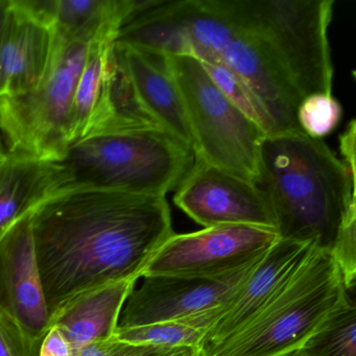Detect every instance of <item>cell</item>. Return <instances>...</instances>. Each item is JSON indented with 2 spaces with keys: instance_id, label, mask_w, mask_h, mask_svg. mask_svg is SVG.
<instances>
[{
  "instance_id": "cell-15",
  "label": "cell",
  "mask_w": 356,
  "mask_h": 356,
  "mask_svg": "<svg viewBox=\"0 0 356 356\" xmlns=\"http://www.w3.org/2000/svg\"><path fill=\"white\" fill-rule=\"evenodd\" d=\"M114 57L141 107L162 129L193 152L184 106L165 55L115 43Z\"/></svg>"
},
{
  "instance_id": "cell-16",
  "label": "cell",
  "mask_w": 356,
  "mask_h": 356,
  "mask_svg": "<svg viewBox=\"0 0 356 356\" xmlns=\"http://www.w3.org/2000/svg\"><path fill=\"white\" fill-rule=\"evenodd\" d=\"M67 185L59 161L7 154L0 161V234Z\"/></svg>"
},
{
  "instance_id": "cell-4",
  "label": "cell",
  "mask_w": 356,
  "mask_h": 356,
  "mask_svg": "<svg viewBox=\"0 0 356 356\" xmlns=\"http://www.w3.org/2000/svg\"><path fill=\"white\" fill-rule=\"evenodd\" d=\"M193 161V149L166 131L122 127L76 141L59 162L67 187L166 197L179 186Z\"/></svg>"
},
{
  "instance_id": "cell-24",
  "label": "cell",
  "mask_w": 356,
  "mask_h": 356,
  "mask_svg": "<svg viewBox=\"0 0 356 356\" xmlns=\"http://www.w3.org/2000/svg\"><path fill=\"white\" fill-rule=\"evenodd\" d=\"M42 341L29 337L15 321L0 312V356H40Z\"/></svg>"
},
{
  "instance_id": "cell-18",
  "label": "cell",
  "mask_w": 356,
  "mask_h": 356,
  "mask_svg": "<svg viewBox=\"0 0 356 356\" xmlns=\"http://www.w3.org/2000/svg\"><path fill=\"white\" fill-rule=\"evenodd\" d=\"M135 284L136 281H118L83 293L51 318V327L63 332L74 356L91 341L112 339Z\"/></svg>"
},
{
  "instance_id": "cell-23",
  "label": "cell",
  "mask_w": 356,
  "mask_h": 356,
  "mask_svg": "<svg viewBox=\"0 0 356 356\" xmlns=\"http://www.w3.org/2000/svg\"><path fill=\"white\" fill-rule=\"evenodd\" d=\"M343 116V108L332 93L305 97L298 107L300 129L312 138L323 139L334 131Z\"/></svg>"
},
{
  "instance_id": "cell-17",
  "label": "cell",
  "mask_w": 356,
  "mask_h": 356,
  "mask_svg": "<svg viewBox=\"0 0 356 356\" xmlns=\"http://www.w3.org/2000/svg\"><path fill=\"white\" fill-rule=\"evenodd\" d=\"M114 45L115 41H101L89 45L74 95L72 145L85 137L118 127L112 101L115 76Z\"/></svg>"
},
{
  "instance_id": "cell-21",
  "label": "cell",
  "mask_w": 356,
  "mask_h": 356,
  "mask_svg": "<svg viewBox=\"0 0 356 356\" xmlns=\"http://www.w3.org/2000/svg\"><path fill=\"white\" fill-rule=\"evenodd\" d=\"M299 351L303 356H356V306L350 293Z\"/></svg>"
},
{
  "instance_id": "cell-9",
  "label": "cell",
  "mask_w": 356,
  "mask_h": 356,
  "mask_svg": "<svg viewBox=\"0 0 356 356\" xmlns=\"http://www.w3.org/2000/svg\"><path fill=\"white\" fill-rule=\"evenodd\" d=\"M278 239L277 231L247 225L175 233L152 258L143 277L226 278L257 264Z\"/></svg>"
},
{
  "instance_id": "cell-22",
  "label": "cell",
  "mask_w": 356,
  "mask_h": 356,
  "mask_svg": "<svg viewBox=\"0 0 356 356\" xmlns=\"http://www.w3.org/2000/svg\"><path fill=\"white\" fill-rule=\"evenodd\" d=\"M200 63L203 66L210 80L218 87V90L237 109L241 110L248 118L255 122L264 131V134L272 135L276 133L274 122L266 110L236 74H233L226 66L213 60H202Z\"/></svg>"
},
{
  "instance_id": "cell-31",
  "label": "cell",
  "mask_w": 356,
  "mask_h": 356,
  "mask_svg": "<svg viewBox=\"0 0 356 356\" xmlns=\"http://www.w3.org/2000/svg\"><path fill=\"white\" fill-rule=\"evenodd\" d=\"M7 154V149H6L5 145H3V139H1V136H0V161L5 159Z\"/></svg>"
},
{
  "instance_id": "cell-13",
  "label": "cell",
  "mask_w": 356,
  "mask_h": 356,
  "mask_svg": "<svg viewBox=\"0 0 356 356\" xmlns=\"http://www.w3.org/2000/svg\"><path fill=\"white\" fill-rule=\"evenodd\" d=\"M316 249L314 243L279 238L256 264L245 284L210 329L202 346L203 356L238 334L287 286Z\"/></svg>"
},
{
  "instance_id": "cell-3",
  "label": "cell",
  "mask_w": 356,
  "mask_h": 356,
  "mask_svg": "<svg viewBox=\"0 0 356 356\" xmlns=\"http://www.w3.org/2000/svg\"><path fill=\"white\" fill-rule=\"evenodd\" d=\"M152 41L159 53L213 60L236 74L273 120L276 133L301 130L302 99L284 72L211 0H163L154 14ZM275 133V134H276Z\"/></svg>"
},
{
  "instance_id": "cell-7",
  "label": "cell",
  "mask_w": 356,
  "mask_h": 356,
  "mask_svg": "<svg viewBox=\"0 0 356 356\" xmlns=\"http://www.w3.org/2000/svg\"><path fill=\"white\" fill-rule=\"evenodd\" d=\"M348 293L334 257L316 249L253 322L207 356H280L297 351Z\"/></svg>"
},
{
  "instance_id": "cell-1",
  "label": "cell",
  "mask_w": 356,
  "mask_h": 356,
  "mask_svg": "<svg viewBox=\"0 0 356 356\" xmlns=\"http://www.w3.org/2000/svg\"><path fill=\"white\" fill-rule=\"evenodd\" d=\"M51 320L97 287L136 281L175 234L166 197L67 187L31 212Z\"/></svg>"
},
{
  "instance_id": "cell-6",
  "label": "cell",
  "mask_w": 356,
  "mask_h": 356,
  "mask_svg": "<svg viewBox=\"0 0 356 356\" xmlns=\"http://www.w3.org/2000/svg\"><path fill=\"white\" fill-rule=\"evenodd\" d=\"M88 51V44L55 32L42 82L24 95L0 99V132L8 154L44 161L64 159L72 145L74 95Z\"/></svg>"
},
{
  "instance_id": "cell-27",
  "label": "cell",
  "mask_w": 356,
  "mask_h": 356,
  "mask_svg": "<svg viewBox=\"0 0 356 356\" xmlns=\"http://www.w3.org/2000/svg\"><path fill=\"white\" fill-rule=\"evenodd\" d=\"M355 120H352L345 132L339 137L341 161L348 170L355 172Z\"/></svg>"
},
{
  "instance_id": "cell-32",
  "label": "cell",
  "mask_w": 356,
  "mask_h": 356,
  "mask_svg": "<svg viewBox=\"0 0 356 356\" xmlns=\"http://www.w3.org/2000/svg\"><path fill=\"white\" fill-rule=\"evenodd\" d=\"M280 356H303L301 354V352L299 351V350H297V351H293L289 352V353L283 354V355Z\"/></svg>"
},
{
  "instance_id": "cell-8",
  "label": "cell",
  "mask_w": 356,
  "mask_h": 356,
  "mask_svg": "<svg viewBox=\"0 0 356 356\" xmlns=\"http://www.w3.org/2000/svg\"><path fill=\"white\" fill-rule=\"evenodd\" d=\"M193 138V154L255 183L264 131L237 109L189 56L165 55Z\"/></svg>"
},
{
  "instance_id": "cell-2",
  "label": "cell",
  "mask_w": 356,
  "mask_h": 356,
  "mask_svg": "<svg viewBox=\"0 0 356 356\" xmlns=\"http://www.w3.org/2000/svg\"><path fill=\"white\" fill-rule=\"evenodd\" d=\"M255 184L268 197L279 238L314 243L334 257L349 293L356 279L355 172L323 139L302 130L264 135Z\"/></svg>"
},
{
  "instance_id": "cell-19",
  "label": "cell",
  "mask_w": 356,
  "mask_h": 356,
  "mask_svg": "<svg viewBox=\"0 0 356 356\" xmlns=\"http://www.w3.org/2000/svg\"><path fill=\"white\" fill-rule=\"evenodd\" d=\"M138 0H42L49 24L60 36L84 44L116 41Z\"/></svg>"
},
{
  "instance_id": "cell-33",
  "label": "cell",
  "mask_w": 356,
  "mask_h": 356,
  "mask_svg": "<svg viewBox=\"0 0 356 356\" xmlns=\"http://www.w3.org/2000/svg\"><path fill=\"white\" fill-rule=\"evenodd\" d=\"M193 356H203V353H202V350H200V351H197V353L193 354Z\"/></svg>"
},
{
  "instance_id": "cell-26",
  "label": "cell",
  "mask_w": 356,
  "mask_h": 356,
  "mask_svg": "<svg viewBox=\"0 0 356 356\" xmlns=\"http://www.w3.org/2000/svg\"><path fill=\"white\" fill-rule=\"evenodd\" d=\"M40 356H74L70 341L58 327L51 326L45 334Z\"/></svg>"
},
{
  "instance_id": "cell-29",
  "label": "cell",
  "mask_w": 356,
  "mask_h": 356,
  "mask_svg": "<svg viewBox=\"0 0 356 356\" xmlns=\"http://www.w3.org/2000/svg\"><path fill=\"white\" fill-rule=\"evenodd\" d=\"M180 349H182V348L168 349V348L149 347V349L145 350V352L137 356H170Z\"/></svg>"
},
{
  "instance_id": "cell-25",
  "label": "cell",
  "mask_w": 356,
  "mask_h": 356,
  "mask_svg": "<svg viewBox=\"0 0 356 356\" xmlns=\"http://www.w3.org/2000/svg\"><path fill=\"white\" fill-rule=\"evenodd\" d=\"M149 348L131 345L112 337L91 341L81 348L74 356H137Z\"/></svg>"
},
{
  "instance_id": "cell-5",
  "label": "cell",
  "mask_w": 356,
  "mask_h": 356,
  "mask_svg": "<svg viewBox=\"0 0 356 356\" xmlns=\"http://www.w3.org/2000/svg\"><path fill=\"white\" fill-rule=\"evenodd\" d=\"M212 6L259 44L302 99L332 93L328 32L333 0H211Z\"/></svg>"
},
{
  "instance_id": "cell-30",
  "label": "cell",
  "mask_w": 356,
  "mask_h": 356,
  "mask_svg": "<svg viewBox=\"0 0 356 356\" xmlns=\"http://www.w3.org/2000/svg\"><path fill=\"white\" fill-rule=\"evenodd\" d=\"M201 349H191V348H182V349L178 350V351L175 352L174 354H172L170 356H193V354L197 353V351H200Z\"/></svg>"
},
{
  "instance_id": "cell-20",
  "label": "cell",
  "mask_w": 356,
  "mask_h": 356,
  "mask_svg": "<svg viewBox=\"0 0 356 356\" xmlns=\"http://www.w3.org/2000/svg\"><path fill=\"white\" fill-rule=\"evenodd\" d=\"M226 308H218L181 320L143 326L118 327L114 337L124 343L143 347L202 349L206 335L220 320Z\"/></svg>"
},
{
  "instance_id": "cell-11",
  "label": "cell",
  "mask_w": 356,
  "mask_h": 356,
  "mask_svg": "<svg viewBox=\"0 0 356 356\" xmlns=\"http://www.w3.org/2000/svg\"><path fill=\"white\" fill-rule=\"evenodd\" d=\"M256 264L222 279L143 277L145 280L140 287L133 289L124 303L118 327L127 328L181 320L227 308Z\"/></svg>"
},
{
  "instance_id": "cell-14",
  "label": "cell",
  "mask_w": 356,
  "mask_h": 356,
  "mask_svg": "<svg viewBox=\"0 0 356 356\" xmlns=\"http://www.w3.org/2000/svg\"><path fill=\"white\" fill-rule=\"evenodd\" d=\"M54 38V29L29 11L22 0H10L0 47V99L39 86L49 70Z\"/></svg>"
},
{
  "instance_id": "cell-28",
  "label": "cell",
  "mask_w": 356,
  "mask_h": 356,
  "mask_svg": "<svg viewBox=\"0 0 356 356\" xmlns=\"http://www.w3.org/2000/svg\"><path fill=\"white\" fill-rule=\"evenodd\" d=\"M10 0H0V47L3 43V32H5L6 20H7L8 9Z\"/></svg>"
},
{
  "instance_id": "cell-10",
  "label": "cell",
  "mask_w": 356,
  "mask_h": 356,
  "mask_svg": "<svg viewBox=\"0 0 356 356\" xmlns=\"http://www.w3.org/2000/svg\"><path fill=\"white\" fill-rule=\"evenodd\" d=\"M174 203L204 228L247 225L276 231L272 206L252 181L195 157L176 188Z\"/></svg>"
},
{
  "instance_id": "cell-12",
  "label": "cell",
  "mask_w": 356,
  "mask_h": 356,
  "mask_svg": "<svg viewBox=\"0 0 356 356\" xmlns=\"http://www.w3.org/2000/svg\"><path fill=\"white\" fill-rule=\"evenodd\" d=\"M32 212V211H31ZM31 212L0 234V312L34 339L51 328L37 261Z\"/></svg>"
}]
</instances>
